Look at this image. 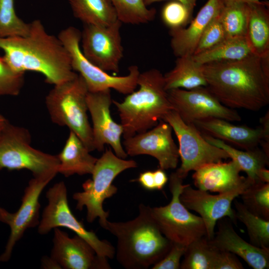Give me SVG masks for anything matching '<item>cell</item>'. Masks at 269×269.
<instances>
[{
  "mask_svg": "<svg viewBox=\"0 0 269 269\" xmlns=\"http://www.w3.org/2000/svg\"><path fill=\"white\" fill-rule=\"evenodd\" d=\"M122 22L132 24H145L152 21L156 10L148 8L144 0H110Z\"/></svg>",
  "mask_w": 269,
  "mask_h": 269,
  "instance_id": "cell-32",
  "label": "cell"
},
{
  "mask_svg": "<svg viewBox=\"0 0 269 269\" xmlns=\"http://www.w3.org/2000/svg\"><path fill=\"white\" fill-rule=\"evenodd\" d=\"M41 267L46 269H61L54 259L47 256H44L41 259Z\"/></svg>",
  "mask_w": 269,
  "mask_h": 269,
  "instance_id": "cell-44",
  "label": "cell"
},
{
  "mask_svg": "<svg viewBox=\"0 0 269 269\" xmlns=\"http://www.w3.org/2000/svg\"><path fill=\"white\" fill-rule=\"evenodd\" d=\"M253 54L246 37H242L226 38L212 48L193 57L196 62L204 65L241 60Z\"/></svg>",
  "mask_w": 269,
  "mask_h": 269,
  "instance_id": "cell-28",
  "label": "cell"
},
{
  "mask_svg": "<svg viewBox=\"0 0 269 269\" xmlns=\"http://www.w3.org/2000/svg\"><path fill=\"white\" fill-rule=\"evenodd\" d=\"M118 19L106 26L84 24L81 32L82 52L92 64L105 72L118 73L124 55Z\"/></svg>",
  "mask_w": 269,
  "mask_h": 269,
  "instance_id": "cell-12",
  "label": "cell"
},
{
  "mask_svg": "<svg viewBox=\"0 0 269 269\" xmlns=\"http://www.w3.org/2000/svg\"><path fill=\"white\" fill-rule=\"evenodd\" d=\"M202 134L207 142L224 150L229 155L230 158L238 165L241 171L246 172L247 178L253 183L260 182L258 180L257 172L260 168L269 165V156L263 150L256 147L246 151L240 150L220 139Z\"/></svg>",
  "mask_w": 269,
  "mask_h": 269,
  "instance_id": "cell-27",
  "label": "cell"
},
{
  "mask_svg": "<svg viewBox=\"0 0 269 269\" xmlns=\"http://www.w3.org/2000/svg\"><path fill=\"white\" fill-rule=\"evenodd\" d=\"M74 16L84 24L106 26L118 19L110 0H68Z\"/></svg>",
  "mask_w": 269,
  "mask_h": 269,
  "instance_id": "cell-26",
  "label": "cell"
},
{
  "mask_svg": "<svg viewBox=\"0 0 269 269\" xmlns=\"http://www.w3.org/2000/svg\"><path fill=\"white\" fill-rule=\"evenodd\" d=\"M240 196L243 204L250 212L269 220V183H253Z\"/></svg>",
  "mask_w": 269,
  "mask_h": 269,
  "instance_id": "cell-33",
  "label": "cell"
},
{
  "mask_svg": "<svg viewBox=\"0 0 269 269\" xmlns=\"http://www.w3.org/2000/svg\"><path fill=\"white\" fill-rule=\"evenodd\" d=\"M155 190L162 189L168 181V177L164 170L160 168L153 171Z\"/></svg>",
  "mask_w": 269,
  "mask_h": 269,
  "instance_id": "cell-42",
  "label": "cell"
},
{
  "mask_svg": "<svg viewBox=\"0 0 269 269\" xmlns=\"http://www.w3.org/2000/svg\"><path fill=\"white\" fill-rule=\"evenodd\" d=\"M166 91L173 89L190 90L206 87L202 65L196 62L193 55L178 57L174 68L164 75Z\"/></svg>",
  "mask_w": 269,
  "mask_h": 269,
  "instance_id": "cell-25",
  "label": "cell"
},
{
  "mask_svg": "<svg viewBox=\"0 0 269 269\" xmlns=\"http://www.w3.org/2000/svg\"><path fill=\"white\" fill-rule=\"evenodd\" d=\"M219 220L218 231L210 240L214 246L240 257L254 269H269V248L258 247L248 243L237 233L230 221L223 218Z\"/></svg>",
  "mask_w": 269,
  "mask_h": 269,
  "instance_id": "cell-20",
  "label": "cell"
},
{
  "mask_svg": "<svg viewBox=\"0 0 269 269\" xmlns=\"http://www.w3.org/2000/svg\"><path fill=\"white\" fill-rule=\"evenodd\" d=\"M90 152L79 137L70 131L63 148L57 155L59 161L58 173L67 177L91 174L98 158Z\"/></svg>",
  "mask_w": 269,
  "mask_h": 269,
  "instance_id": "cell-23",
  "label": "cell"
},
{
  "mask_svg": "<svg viewBox=\"0 0 269 269\" xmlns=\"http://www.w3.org/2000/svg\"><path fill=\"white\" fill-rule=\"evenodd\" d=\"M202 70L206 87L224 106L258 111L269 104V78L260 57L207 63Z\"/></svg>",
  "mask_w": 269,
  "mask_h": 269,
  "instance_id": "cell-2",
  "label": "cell"
},
{
  "mask_svg": "<svg viewBox=\"0 0 269 269\" xmlns=\"http://www.w3.org/2000/svg\"><path fill=\"white\" fill-rule=\"evenodd\" d=\"M31 134L26 128L6 123L0 133V170L27 169L33 177H55L59 161L52 155L31 145Z\"/></svg>",
  "mask_w": 269,
  "mask_h": 269,
  "instance_id": "cell-7",
  "label": "cell"
},
{
  "mask_svg": "<svg viewBox=\"0 0 269 269\" xmlns=\"http://www.w3.org/2000/svg\"><path fill=\"white\" fill-rule=\"evenodd\" d=\"M87 104L92 121V135L95 150L102 151L110 145L119 157L126 159L128 154L121 143L123 129L114 121L110 113L113 103L111 89L92 93L88 92Z\"/></svg>",
  "mask_w": 269,
  "mask_h": 269,
  "instance_id": "cell-17",
  "label": "cell"
},
{
  "mask_svg": "<svg viewBox=\"0 0 269 269\" xmlns=\"http://www.w3.org/2000/svg\"><path fill=\"white\" fill-rule=\"evenodd\" d=\"M192 15L183 3L175 0L166 2L161 13L163 22L170 29L185 27L191 21Z\"/></svg>",
  "mask_w": 269,
  "mask_h": 269,
  "instance_id": "cell-36",
  "label": "cell"
},
{
  "mask_svg": "<svg viewBox=\"0 0 269 269\" xmlns=\"http://www.w3.org/2000/svg\"><path fill=\"white\" fill-rule=\"evenodd\" d=\"M219 14L220 13L211 21L204 30L193 55L212 48L226 38Z\"/></svg>",
  "mask_w": 269,
  "mask_h": 269,
  "instance_id": "cell-37",
  "label": "cell"
},
{
  "mask_svg": "<svg viewBox=\"0 0 269 269\" xmlns=\"http://www.w3.org/2000/svg\"><path fill=\"white\" fill-rule=\"evenodd\" d=\"M241 170L233 160L205 165L192 175L194 184L198 189L223 193L232 191L253 183L240 174Z\"/></svg>",
  "mask_w": 269,
  "mask_h": 269,
  "instance_id": "cell-19",
  "label": "cell"
},
{
  "mask_svg": "<svg viewBox=\"0 0 269 269\" xmlns=\"http://www.w3.org/2000/svg\"><path fill=\"white\" fill-rule=\"evenodd\" d=\"M162 120L170 125L177 137L181 163L175 172L183 179L192 170L230 158L224 150L207 142L193 124L184 122L175 111H170Z\"/></svg>",
  "mask_w": 269,
  "mask_h": 269,
  "instance_id": "cell-11",
  "label": "cell"
},
{
  "mask_svg": "<svg viewBox=\"0 0 269 269\" xmlns=\"http://www.w3.org/2000/svg\"><path fill=\"white\" fill-rule=\"evenodd\" d=\"M67 195L63 181L55 183L48 189L46 193L48 203L37 226L38 233L44 235L56 228H67L86 241L98 256L112 259L116 249L108 241L99 239L93 231L87 230L83 223L78 220L70 208Z\"/></svg>",
  "mask_w": 269,
  "mask_h": 269,
  "instance_id": "cell-10",
  "label": "cell"
},
{
  "mask_svg": "<svg viewBox=\"0 0 269 269\" xmlns=\"http://www.w3.org/2000/svg\"><path fill=\"white\" fill-rule=\"evenodd\" d=\"M51 257L64 269H110L106 258L98 256L92 247L78 235L54 229Z\"/></svg>",
  "mask_w": 269,
  "mask_h": 269,
  "instance_id": "cell-18",
  "label": "cell"
},
{
  "mask_svg": "<svg viewBox=\"0 0 269 269\" xmlns=\"http://www.w3.org/2000/svg\"><path fill=\"white\" fill-rule=\"evenodd\" d=\"M145 4L148 5L158 1L162 0H175L183 3L189 10V12L192 14L194 7L196 5L197 0H144Z\"/></svg>",
  "mask_w": 269,
  "mask_h": 269,
  "instance_id": "cell-43",
  "label": "cell"
},
{
  "mask_svg": "<svg viewBox=\"0 0 269 269\" xmlns=\"http://www.w3.org/2000/svg\"><path fill=\"white\" fill-rule=\"evenodd\" d=\"M176 172L169 177L170 202L164 206L151 207L153 219L162 234L171 243L187 246L194 241L206 236L202 218L193 214L182 203L180 195L186 184Z\"/></svg>",
  "mask_w": 269,
  "mask_h": 269,
  "instance_id": "cell-8",
  "label": "cell"
},
{
  "mask_svg": "<svg viewBox=\"0 0 269 269\" xmlns=\"http://www.w3.org/2000/svg\"><path fill=\"white\" fill-rule=\"evenodd\" d=\"M167 92L173 110L186 124L212 118L229 122L241 120L238 112L223 105L206 87L173 89Z\"/></svg>",
  "mask_w": 269,
  "mask_h": 269,
  "instance_id": "cell-14",
  "label": "cell"
},
{
  "mask_svg": "<svg viewBox=\"0 0 269 269\" xmlns=\"http://www.w3.org/2000/svg\"><path fill=\"white\" fill-rule=\"evenodd\" d=\"M224 6L222 0H208L187 28L170 29V45L175 56L193 55L204 30Z\"/></svg>",
  "mask_w": 269,
  "mask_h": 269,
  "instance_id": "cell-21",
  "label": "cell"
},
{
  "mask_svg": "<svg viewBox=\"0 0 269 269\" xmlns=\"http://www.w3.org/2000/svg\"><path fill=\"white\" fill-rule=\"evenodd\" d=\"M136 180L146 190H155L153 171L147 170L140 173Z\"/></svg>",
  "mask_w": 269,
  "mask_h": 269,
  "instance_id": "cell-41",
  "label": "cell"
},
{
  "mask_svg": "<svg viewBox=\"0 0 269 269\" xmlns=\"http://www.w3.org/2000/svg\"><path fill=\"white\" fill-rule=\"evenodd\" d=\"M3 57L14 71H34L42 74L54 86L75 78L70 55L58 37L48 33L42 22L30 23L24 36L0 37Z\"/></svg>",
  "mask_w": 269,
  "mask_h": 269,
  "instance_id": "cell-1",
  "label": "cell"
},
{
  "mask_svg": "<svg viewBox=\"0 0 269 269\" xmlns=\"http://www.w3.org/2000/svg\"><path fill=\"white\" fill-rule=\"evenodd\" d=\"M234 205L237 219L246 226L251 243L258 247L269 248V220L253 214L237 200Z\"/></svg>",
  "mask_w": 269,
  "mask_h": 269,
  "instance_id": "cell-30",
  "label": "cell"
},
{
  "mask_svg": "<svg viewBox=\"0 0 269 269\" xmlns=\"http://www.w3.org/2000/svg\"><path fill=\"white\" fill-rule=\"evenodd\" d=\"M58 37L70 55L73 70L84 79L88 92L96 93L113 89L120 93L128 95L135 90L140 73L138 66H130L127 75L112 76L84 56L80 45L81 31L79 29L69 26L62 30Z\"/></svg>",
  "mask_w": 269,
  "mask_h": 269,
  "instance_id": "cell-9",
  "label": "cell"
},
{
  "mask_svg": "<svg viewBox=\"0 0 269 269\" xmlns=\"http://www.w3.org/2000/svg\"><path fill=\"white\" fill-rule=\"evenodd\" d=\"M218 249L206 236L197 239L186 248L181 269H213Z\"/></svg>",
  "mask_w": 269,
  "mask_h": 269,
  "instance_id": "cell-29",
  "label": "cell"
},
{
  "mask_svg": "<svg viewBox=\"0 0 269 269\" xmlns=\"http://www.w3.org/2000/svg\"><path fill=\"white\" fill-rule=\"evenodd\" d=\"M260 122L263 136L260 144L264 152L269 156V111L261 118Z\"/></svg>",
  "mask_w": 269,
  "mask_h": 269,
  "instance_id": "cell-40",
  "label": "cell"
},
{
  "mask_svg": "<svg viewBox=\"0 0 269 269\" xmlns=\"http://www.w3.org/2000/svg\"><path fill=\"white\" fill-rule=\"evenodd\" d=\"M247 3L249 17L246 38L253 54L262 57L269 53V1Z\"/></svg>",
  "mask_w": 269,
  "mask_h": 269,
  "instance_id": "cell-24",
  "label": "cell"
},
{
  "mask_svg": "<svg viewBox=\"0 0 269 269\" xmlns=\"http://www.w3.org/2000/svg\"><path fill=\"white\" fill-rule=\"evenodd\" d=\"M54 177H33L24 189L21 204L14 212H8L0 207V221L7 225L10 234L3 253L0 255V262H7L11 256L17 243L28 229L37 227L39 224L40 204L39 197L45 186Z\"/></svg>",
  "mask_w": 269,
  "mask_h": 269,
  "instance_id": "cell-13",
  "label": "cell"
},
{
  "mask_svg": "<svg viewBox=\"0 0 269 269\" xmlns=\"http://www.w3.org/2000/svg\"><path fill=\"white\" fill-rule=\"evenodd\" d=\"M224 5L229 4L235 2H245V3H252V2H258L260 1V0H222Z\"/></svg>",
  "mask_w": 269,
  "mask_h": 269,
  "instance_id": "cell-46",
  "label": "cell"
},
{
  "mask_svg": "<svg viewBox=\"0 0 269 269\" xmlns=\"http://www.w3.org/2000/svg\"><path fill=\"white\" fill-rule=\"evenodd\" d=\"M88 93L84 79L78 74L71 80L54 85L46 95L45 103L52 122L68 127L91 152L95 148L87 114Z\"/></svg>",
  "mask_w": 269,
  "mask_h": 269,
  "instance_id": "cell-5",
  "label": "cell"
},
{
  "mask_svg": "<svg viewBox=\"0 0 269 269\" xmlns=\"http://www.w3.org/2000/svg\"><path fill=\"white\" fill-rule=\"evenodd\" d=\"M250 185L230 192L212 195L186 184L180 195V200L188 210L199 214L205 226L206 236L211 240L214 236L216 224L220 219L227 217L232 222H237L232 202Z\"/></svg>",
  "mask_w": 269,
  "mask_h": 269,
  "instance_id": "cell-15",
  "label": "cell"
},
{
  "mask_svg": "<svg viewBox=\"0 0 269 269\" xmlns=\"http://www.w3.org/2000/svg\"><path fill=\"white\" fill-rule=\"evenodd\" d=\"M170 125L160 120L153 128L124 139L123 145L131 156L146 154L156 158L159 168L163 170L177 167L179 158L178 147L172 135Z\"/></svg>",
  "mask_w": 269,
  "mask_h": 269,
  "instance_id": "cell-16",
  "label": "cell"
},
{
  "mask_svg": "<svg viewBox=\"0 0 269 269\" xmlns=\"http://www.w3.org/2000/svg\"><path fill=\"white\" fill-rule=\"evenodd\" d=\"M237 256L231 252L218 249L213 269H243Z\"/></svg>",
  "mask_w": 269,
  "mask_h": 269,
  "instance_id": "cell-39",
  "label": "cell"
},
{
  "mask_svg": "<svg viewBox=\"0 0 269 269\" xmlns=\"http://www.w3.org/2000/svg\"><path fill=\"white\" fill-rule=\"evenodd\" d=\"M193 124L202 133L229 142L245 150L257 147L263 136L261 127L253 129L236 126L218 118L196 121Z\"/></svg>",
  "mask_w": 269,
  "mask_h": 269,
  "instance_id": "cell-22",
  "label": "cell"
},
{
  "mask_svg": "<svg viewBox=\"0 0 269 269\" xmlns=\"http://www.w3.org/2000/svg\"><path fill=\"white\" fill-rule=\"evenodd\" d=\"M139 89L121 102L113 100L119 114L124 139L155 127L173 108L165 88L164 75L153 68L139 73Z\"/></svg>",
  "mask_w": 269,
  "mask_h": 269,
  "instance_id": "cell-4",
  "label": "cell"
},
{
  "mask_svg": "<svg viewBox=\"0 0 269 269\" xmlns=\"http://www.w3.org/2000/svg\"><path fill=\"white\" fill-rule=\"evenodd\" d=\"M257 177L260 182L269 183V170L266 167L260 168L257 172Z\"/></svg>",
  "mask_w": 269,
  "mask_h": 269,
  "instance_id": "cell-45",
  "label": "cell"
},
{
  "mask_svg": "<svg viewBox=\"0 0 269 269\" xmlns=\"http://www.w3.org/2000/svg\"><path fill=\"white\" fill-rule=\"evenodd\" d=\"M24 73L13 70L0 56V96H18L24 83Z\"/></svg>",
  "mask_w": 269,
  "mask_h": 269,
  "instance_id": "cell-35",
  "label": "cell"
},
{
  "mask_svg": "<svg viewBox=\"0 0 269 269\" xmlns=\"http://www.w3.org/2000/svg\"><path fill=\"white\" fill-rule=\"evenodd\" d=\"M27 23L16 14L14 0H0V37L24 36L29 31Z\"/></svg>",
  "mask_w": 269,
  "mask_h": 269,
  "instance_id": "cell-34",
  "label": "cell"
},
{
  "mask_svg": "<svg viewBox=\"0 0 269 269\" xmlns=\"http://www.w3.org/2000/svg\"><path fill=\"white\" fill-rule=\"evenodd\" d=\"M187 246L172 243L171 247L159 261L152 266V269H180V260L183 256Z\"/></svg>",
  "mask_w": 269,
  "mask_h": 269,
  "instance_id": "cell-38",
  "label": "cell"
},
{
  "mask_svg": "<svg viewBox=\"0 0 269 269\" xmlns=\"http://www.w3.org/2000/svg\"><path fill=\"white\" fill-rule=\"evenodd\" d=\"M7 122L6 119L0 114V133Z\"/></svg>",
  "mask_w": 269,
  "mask_h": 269,
  "instance_id": "cell-47",
  "label": "cell"
},
{
  "mask_svg": "<svg viewBox=\"0 0 269 269\" xmlns=\"http://www.w3.org/2000/svg\"><path fill=\"white\" fill-rule=\"evenodd\" d=\"M104 229L116 237L117 260L127 269H146L153 266L172 245L153 219L151 207L143 204H139L135 218L126 222L108 220Z\"/></svg>",
  "mask_w": 269,
  "mask_h": 269,
  "instance_id": "cell-3",
  "label": "cell"
},
{
  "mask_svg": "<svg viewBox=\"0 0 269 269\" xmlns=\"http://www.w3.org/2000/svg\"><path fill=\"white\" fill-rule=\"evenodd\" d=\"M136 167V161L120 158L110 149H107L98 158L91 174L92 179L83 183L82 191L73 195L77 209L81 211L86 207V219L89 223L98 218L100 226L104 228L109 212L103 209L104 202L118 191L117 187L112 184L113 180L125 170Z\"/></svg>",
  "mask_w": 269,
  "mask_h": 269,
  "instance_id": "cell-6",
  "label": "cell"
},
{
  "mask_svg": "<svg viewBox=\"0 0 269 269\" xmlns=\"http://www.w3.org/2000/svg\"><path fill=\"white\" fill-rule=\"evenodd\" d=\"M219 16L226 38L246 37L249 17L247 3L239 2L224 5Z\"/></svg>",
  "mask_w": 269,
  "mask_h": 269,
  "instance_id": "cell-31",
  "label": "cell"
}]
</instances>
